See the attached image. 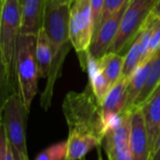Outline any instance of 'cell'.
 I'll return each mask as SVG.
<instances>
[{
    "label": "cell",
    "instance_id": "cell-5",
    "mask_svg": "<svg viewBox=\"0 0 160 160\" xmlns=\"http://www.w3.org/2000/svg\"><path fill=\"white\" fill-rule=\"evenodd\" d=\"M36 41L37 36L21 34L16 60L18 91L28 113L38 93V81L39 78L36 56Z\"/></svg>",
    "mask_w": 160,
    "mask_h": 160
},
{
    "label": "cell",
    "instance_id": "cell-20",
    "mask_svg": "<svg viewBox=\"0 0 160 160\" xmlns=\"http://www.w3.org/2000/svg\"><path fill=\"white\" fill-rule=\"evenodd\" d=\"M88 78H89V85L95 97L100 103H102L110 88L112 87L110 82L108 81L107 77L105 76L101 68Z\"/></svg>",
    "mask_w": 160,
    "mask_h": 160
},
{
    "label": "cell",
    "instance_id": "cell-14",
    "mask_svg": "<svg viewBox=\"0 0 160 160\" xmlns=\"http://www.w3.org/2000/svg\"><path fill=\"white\" fill-rule=\"evenodd\" d=\"M151 68V60L141 65L131 78L128 80V88H127V102L123 112L128 113L131 112L134 109V105L142 91L143 90Z\"/></svg>",
    "mask_w": 160,
    "mask_h": 160
},
{
    "label": "cell",
    "instance_id": "cell-12",
    "mask_svg": "<svg viewBox=\"0 0 160 160\" xmlns=\"http://www.w3.org/2000/svg\"><path fill=\"white\" fill-rule=\"evenodd\" d=\"M46 0H24L22 4V35L37 36L42 27Z\"/></svg>",
    "mask_w": 160,
    "mask_h": 160
},
{
    "label": "cell",
    "instance_id": "cell-9",
    "mask_svg": "<svg viewBox=\"0 0 160 160\" xmlns=\"http://www.w3.org/2000/svg\"><path fill=\"white\" fill-rule=\"evenodd\" d=\"M128 4L129 0L118 12L113 14L107 21L100 24L98 31L94 37L92 44L89 48V52L94 57L100 59L108 52L109 48L113 43L118 35L122 18L126 9L128 8Z\"/></svg>",
    "mask_w": 160,
    "mask_h": 160
},
{
    "label": "cell",
    "instance_id": "cell-1",
    "mask_svg": "<svg viewBox=\"0 0 160 160\" xmlns=\"http://www.w3.org/2000/svg\"><path fill=\"white\" fill-rule=\"evenodd\" d=\"M70 7L52 0H46L42 29L45 31L53 50V61L47 78L46 87L41 94L40 106L44 111H48L52 105L53 88L59 77L60 69L67 55V48L69 39V17Z\"/></svg>",
    "mask_w": 160,
    "mask_h": 160
},
{
    "label": "cell",
    "instance_id": "cell-25",
    "mask_svg": "<svg viewBox=\"0 0 160 160\" xmlns=\"http://www.w3.org/2000/svg\"><path fill=\"white\" fill-rule=\"evenodd\" d=\"M160 49V19H157L154 31L151 37L149 51H148V58L151 60L153 55Z\"/></svg>",
    "mask_w": 160,
    "mask_h": 160
},
{
    "label": "cell",
    "instance_id": "cell-17",
    "mask_svg": "<svg viewBox=\"0 0 160 160\" xmlns=\"http://www.w3.org/2000/svg\"><path fill=\"white\" fill-rule=\"evenodd\" d=\"M125 55L117 52H106L100 59V68L112 86L123 74Z\"/></svg>",
    "mask_w": 160,
    "mask_h": 160
},
{
    "label": "cell",
    "instance_id": "cell-28",
    "mask_svg": "<svg viewBox=\"0 0 160 160\" xmlns=\"http://www.w3.org/2000/svg\"><path fill=\"white\" fill-rule=\"evenodd\" d=\"M101 146H98L97 147V153H98V160H104V158L102 156V149H101Z\"/></svg>",
    "mask_w": 160,
    "mask_h": 160
},
{
    "label": "cell",
    "instance_id": "cell-7",
    "mask_svg": "<svg viewBox=\"0 0 160 160\" xmlns=\"http://www.w3.org/2000/svg\"><path fill=\"white\" fill-rule=\"evenodd\" d=\"M95 33L91 0H75L70 7L69 39L77 53H86Z\"/></svg>",
    "mask_w": 160,
    "mask_h": 160
},
{
    "label": "cell",
    "instance_id": "cell-32",
    "mask_svg": "<svg viewBox=\"0 0 160 160\" xmlns=\"http://www.w3.org/2000/svg\"><path fill=\"white\" fill-rule=\"evenodd\" d=\"M65 160H68V159H67V158H66V159H65Z\"/></svg>",
    "mask_w": 160,
    "mask_h": 160
},
{
    "label": "cell",
    "instance_id": "cell-13",
    "mask_svg": "<svg viewBox=\"0 0 160 160\" xmlns=\"http://www.w3.org/2000/svg\"><path fill=\"white\" fill-rule=\"evenodd\" d=\"M100 145H102V142L93 136L80 133H68L66 158L68 160L82 159L89 152L93 149H97V147Z\"/></svg>",
    "mask_w": 160,
    "mask_h": 160
},
{
    "label": "cell",
    "instance_id": "cell-29",
    "mask_svg": "<svg viewBox=\"0 0 160 160\" xmlns=\"http://www.w3.org/2000/svg\"><path fill=\"white\" fill-rule=\"evenodd\" d=\"M52 1H55V2L61 3V4H66V5H68V6H71L75 0H52Z\"/></svg>",
    "mask_w": 160,
    "mask_h": 160
},
{
    "label": "cell",
    "instance_id": "cell-8",
    "mask_svg": "<svg viewBox=\"0 0 160 160\" xmlns=\"http://www.w3.org/2000/svg\"><path fill=\"white\" fill-rule=\"evenodd\" d=\"M131 112H122V119L117 126L109 129L102 146L108 160H133L130 147Z\"/></svg>",
    "mask_w": 160,
    "mask_h": 160
},
{
    "label": "cell",
    "instance_id": "cell-27",
    "mask_svg": "<svg viewBox=\"0 0 160 160\" xmlns=\"http://www.w3.org/2000/svg\"><path fill=\"white\" fill-rule=\"evenodd\" d=\"M153 16L156 17L157 19H160V0H158L154 9H153V12H152Z\"/></svg>",
    "mask_w": 160,
    "mask_h": 160
},
{
    "label": "cell",
    "instance_id": "cell-2",
    "mask_svg": "<svg viewBox=\"0 0 160 160\" xmlns=\"http://www.w3.org/2000/svg\"><path fill=\"white\" fill-rule=\"evenodd\" d=\"M62 111L68 133L90 135L103 142L107 129L102 107L89 84L82 92H68L63 100Z\"/></svg>",
    "mask_w": 160,
    "mask_h": 160
},
{
    "label": "cell",
    "instance_id": "cell-3",
    "mask_svg": "<svg viewBox=\"0 0 160 160\" xmlns=\"http://www.w3.org/2000/svg\"><path fill=\"white\" fill-rule=\"evenodd\" d=\"M21 31L22 5L20 1L2 0L0 57L3 68V85L6 86L7 91L6 98L11 93L16 92L13 90V79L14 73L16 74V60Z\"/></svg>",
    "mask_w": 160,
    "mask_h": 160
},
{
    "label": "cell",
    "instance_id": "cell-22",
    "mask_svg": "<svg viewBox=\"0 0 160 160\" xmlns=\"http://www.w3.org/2000/svg\"><path fill=\"white\" fill-rule=\"evenodd\" d=\"M128 1V0H105L100 24L103 23L105 21H107L113 14H115L116 12H118L125 6V4Z\"/></svg>",
    "mask_w": 160,
    "mask_h": 160
},
{
    "label": "cell",
    "instance_id": "cell-6",
    "mask_svg": "<svg viewBox=\"0 0 160 160\" xmlns=\"http://www.w3.org/2000/svg\"><path fill=\"white\" fill-rule=\"evenodd\" d=\"M157 2L158 0H129L118 35L107 52L121 53L129 48L151 16Z\"/></svg>",
    "mask_w": 160,
    "mask_h": 160
},
{
    "label": "cell",
    "instance_id": "cell-30",
    "mask_svg": "<svg viewBox=\"0 0 160 160\" xmlns=\"http://www.w3.org/2000/svg\"><path fill=\"white\" fill-rule=\"evenodd\" d=\"M19 1H20V3H21V5H22V4L23 3V1H24V0H19Z\"/></svg>",
    "mask_w": 160,
    "mask_h": 160
},
{
    "label": "cell",
    "instance_id": "cell-24",
    "mask_svg": "<svg viewBox=\"0 0 160 160\" xmlns=\"http://www.w3.org/2000/svg\"><path fill=\"white\" fill-rule=\"evenodd\" d=\"M105 0H91V8H92V15L94 20V26H95V33L94 37L98 33V30L100 26L101 17L103 13ZM94 39V38H93Z\"/></svg>",
    "mask_w": 160,
    "mask_h": 160
},
{
    "label": "cell",
    "instance_id": "cell-31",
    "mask_svg": "<svg viewBox=\"0 0 160 160\" xmlns=\"http://www.w3.org/2000/svg\"><path fill=\"white\" fill-rule=\"evenodd\" d=\"M81 160H86V159H85V158H83L82 159H81Z\"/></svg>",
    "mask_w": 160,
    "mask_h": 160
},
{
    "label": "cell",
    "instance_id": "cell-19",
    "mask_svg": "<svg viewBox=\"0 0 160 160\" xmlns=\"http://www.w3.org/2000/svg\"><path fill=\"white\" fill-rule=\"evenodd\" d=\"M142 60V45H141V35L140 33L135 38L127 53L125 54V63L122 76L129 80L137 68L141 66Z\"/></svg>",
    "mask_w": 160,
    "mask_h": 160
},
{
    "label": "cell",
    "instance_id": "cell-18",
    "mask_svg": "<svg viewBox=\"0 0 160 160\" xmlns=\"http://www.w3.org/2000/svg\"><path fill=\"white\" fill-rule=\"evenodd\" d=\"M160 83V49L153 55L151 58V68L147 82L139 96L138 99L135 102L134 109L139 108L146 98L152 94V92L157 88V86ZM133 109V110H134Z\"/></svg>",
    "mask_w": 160,
    "mask_h": 160
},
{
    "label": "cell",
    "instance_id": "cell-23",
    "mask_svg": "<svg viewBox=\"0 0 160 160\" xmlns=\"http://www.w3.org/2000/svg\"><path fill=\"white\" fill-rule=\"evenodd\" d=\"M0 160H16L13 150L1 126H0Z\"/></svg>",
    "mask_w": 160,
    "mask_h": 160
},
{
    "label": "cell",
    "instance_id": "cell-15",
    "mask_svg": "<svg viewBox=\"0 0 160 160\" xmlns=\"http://www.w3.org/2000/svg\"><path fill=\"white\" fill-rule=\"evenodd\" d=\"M128 80L121 77L109 90L101 103L103 114L123 112L127 102V88Z\"/></svg>",
    "mask_w": 160,
    "mask_h": 160
},
{
    "label": "cell",
    "instance_id": "cell-21",
    "mask_svg": "<svg viewBox=\"0 0 160 160\" xmlns=\"http://www.w3.org/2000/svg\"><path fill=\"white\" fill-rule=\"evenodd\" d=\"M67 158V141L50 145L42 150L35 160H65Z\"/></svg>",
    "mask_w": 160,
    "mask_h": 160
},
{
    "label": "cell",
    "instance_id": "cell-11",
    "mask_svg": "<svg viewBox=\"0 0 160 160\" xmlns=\"http://www.w3.org/2000/svg\"><path fill=\"white\" fill-rule=\"evenodd\" d=\"M139 108L144 118L153 153L160 137V83Z\"/></svg>",
    "mask_w": 160,
    "mask_h": 160
},
{
    "label": "cell",
    "instance_id": "cell-26",
    "mask_svg": "<svg viewBox=\"0 0 160 160\" xmlns=\"http://www.w3.org/2000/svg\"><path fill=\"white\" fill-rule=\"evenodd\" d=\"M151 160H160V137L153 150Z\"/></svg>",
    "mask_w": 160,
    "mask_h": 160
},
{
    "label": "cell",
    "instance_id": "cell-4",
    "mask_svg": "<svg viewBox=\"0 0 160 160\" xmlns=\"http://www.w3.org/2000/svg\"><path fill=\"white\" fill-rule=\"evenodd\" d=\"M28 114L19 91L11 93L2 100L0 126L6 133L16 160H29L26 144Z\"/></svg>",
    "mask_w": 160,
    "mask_h": 160
},
{
    "label": "cell",
    "instance_id": "cell-10",
    "mask_svg": "<svg viewBox=\"0 0 160 160\" xmlns=\"http://www.w3.org/2000/svg\"><path fill=\"white\" fill-rule=\"evenodd\" d=\"M130 147L133 160H151L152 150L149 137L140 108H135L131 112Z\"/></svg>",
    "mask_w": 160,
    "mask_h": 160
},
{
    "label": "cell",
    "instance_id": "cell-16",
    "mask_svg": "<svg viewBox=\"0 0 160 160\" xmlns=\"http://www.w3.org/2000/svg\"><path fill=\"white\" fill-rule=\"evenodd\" d=\"M36 56L38 65L39 78H48L53 61V50L45 31L42 28L37 35Z\"/></svg>",
    "mask_w": 160,
    "mask_h": 160
}]
</instances>
